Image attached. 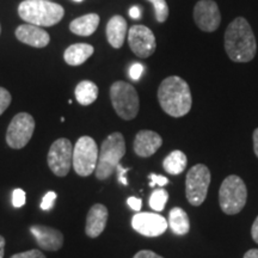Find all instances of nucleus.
<instances>
[{"instance_id": "f257e3e1", "label": "nucleus", "mask_w": 258, "mask_h": 258, "mask_svg": "<svg viewBox=\"0 0 258 258\" xmlns=\"http://www.w3.org/2000/svg\"><path fill=\"white\" fill-rule=\"evenodd\" d=\"M225 49L234 62H249L256 55L257 43L246 19L235 18L225 32Z\"/></svg>"}, {"instance_id": "f03ea898", "label": "nucleus", "mask_w": 258, "mask_h": 258, "mask_svg": "<svg viewBox=\"0 0 258 258\" xmlns=\"http://www.w3.org/2000/svg\"><path fill=\"white\" fill-rule=\"evenodd\" d=\"M158 99L161 109L172 117L185 116L192 104L189 85L177 76H171L161 82L158 89Z\"/></svg>"}, {"instance_id": "7ed1b4c3", "label": "nucleus", "mask_w": 258, "mask_h": 258, "mask_svg": "<svg viewBox=\"0 0 258 258\" xmlns=\"http://www.w3.org/2000/svg\"><path fill=\"white\" fill-rule=\"evenodd\" d=\"M18 14L28 24L51 27L63 18V8L50 0H24L18 6Z\"/></svg>"}, {"instance_id": "20e7f679", "label": "nucleus", "mask_w": 258, "mask_h": 258, "mask_svg": "<svg viewBox=\"0 0 258 258\" xmlns=\"http://www.w3.org/2000/svg\"><path fill=\"white\" fill-rule=\"evenodd\" d=\"M125 154V143L123 135L118 132L109 135L103 141L96 166V177L105 180L116 171L118 164Z\"/></svg>"}, {"instance_id": "39448f33", "label": "nucleus", "mask_w": 258, "mask_h": 258, "mask_svg": "<svg viewBox=\"0 0 258 258\" xmlns=\"http://www.w3.org/2000/svg\"><path fill=\"white\" fill-rule=\"evenodd\" d=\"M247 199V190L239 176L226 177L219 190V203L225 214L234 215L243 211Z\"/></svg>"}, {"instance_id": "423d86ee", "label": "nucleus", "mask_w": 258, "mask_h": 258, "mask_svg": "<svg viewBox=\"0 0 258 258\" xmlns=\"http://www.w3.org/2000/svg\"><path fill=\"white\" fill-rule=\"evenodd\" d=\"M110 99L115 111L125 121L133 120L139 112V96L133 85L125 82H116L110 88Z\"/></svg>"}, {"instance_id": "0eeeda50", "label": "nucleus", "mask_w": 258, "mask_h": 258, "mask_svg": "<svg viewBox=\"0 0 258 258\" xmlns=\"http://www.w3.org/2000/svg\"><path fill=\"white\" fill-rule=\"evenodd\" d=\"M98 147L91 137H82L73 147L74 171L82 177H88L95 172L98 161Z\"/></svg>"}, {"instance_id": "6e6552de", "label": "nucleus", "mask_w": 258, "mask_h": 258, "mask_svg": "<svg viewBox=\"0 0 258 258\" xmlns=\"http://www.w3.org/2000/svg\"><path fill=\"white\" fill-rule=\"evenodd\" d=\"M211 178V171L203 164H198L189 170L185 178V195L190 205L198 207L205 202Z\"/></svg>"}, {"instance_id": "1a4fd4ad", "label": "nucleus", "mask_w": 258, "mask_h": 258, "mask_svg": "<svg viewBox=\"0 0 258 258\" xmlns=\"http://www.w3.org/2000/svg\"><path fill=\"white\" fill-rule=\"evenodd\" d=\"M35 120L28 112H19L10 122L6 132V143L11 148L21 150L25 147L34 134Z\"/></svg>"}, {"instance_id": "9d476101", "label": "nucleus", "mask_w": 258, "mask_h": 258, "mask_svg": "<svg viewBox=\"0 0 258 258\" xmlns=\"http://www.w3.org/2000/svg\"><path fill=\"white\" fill-rule=\"evenodd\" d=\"M48 165L55 176L69 175L73 163V145L69 139H57L51 144L48 152Z\"/></svg>"}, {"instance_id": "9b49d317", "label": "nucleus", "mask_w": 258, "mask_h": 258, "mask_svg": "<svg viewBox=\"0 0 258 258\" xmlns=\"http://www.w3.org/2000/svg\"><path fill=\"white\" fill-rule=\"evenodd\" d=\"M128 43L135 55L148 57L156 51V37L150 28L145 25H133L128 30Z\"/></svg>"}, {"instance_id": "f8f14e48", "label": "nucleus", "mask_w": 258, "mask_h": 258, "mask_svg": "<svg viewBox=\"0 0 258 258\" xmlns=\"http://www.w3.org/2000/svg\"><path fill=\"white\" fill-rule=\"evenodd\" d=\"M132 227L138 233L145 235V237H159L165 233L169 224L167 220L157 213H137L132 218Z\"/></svg>"}, {"instance_id": "ddd939ff", "label": "nucleus", "mask_w": 258, "mask_h": 258, "mask_svg": "<svg viewBox=\"0 0 258 258\" xmlns=\"http://www.w3.org/2000/svg\"><path fill=\"white\" fill-rule=\"evenodd\" d=\"M194 19L202 31L213 32L219 28L221 15L219 6L213 0H201L194 9Z\"/></svg>"}, {"instance_id": "4468645a", "label": "nucleus", "mask_w": 258, "mask_h": 258, "mask_svg": "<svg viewBox=\"0 0 258 258\" xmlns=\"http://www.w3.org/2000/svg\"><path fill=\"white\" fill-rule=\"evenodd\" d=\"M30 232L34 234L38 246L47 251H57L63 245V234L56 228L43 225L30 226Z\"/></svg>"}, {"instance_id": "2eb2a0df", "label": "nucleus", "mask_w": 258, "mask_h": 258, "mask_svg": "<svg viewBox=\"0 0 258 258\" xmlns=\"http://www.w3.org/2000/svg\"><path fill=\"white\" fill-rule=\"evenodd\" d=\"M163 145V139L153 131H140L134 139V152L141 158L153 156Z\"/></svg>"}, {"instance_id": "dca6fc26", "label": "nucleus", "mask_w": 258, "mask_h": 258, "mask_svg": "<svg viewBox=\"0 0 258 258\" xmlns=\"http://www.w3.org/2000/svg\"><path fill=\"white\" fill-rule=\"evenodd\" d=\"M16 37L28 46L35 48L47 47L50 41L49 34L43 29L32 24H23L19 25L16 29Z\"/></svg>"}, {"instance_id": "f3484780", "label": "nucleus", "mask_w": 258, "mask_h": 258, "mask_svg": "<svg viewBox=\"0 0 258 258\" xmlns=\"http://www.w3.org/2000/svg\"><path fill=\"white\" fill-rule=\"evenodd\" d=\"M108 208L101 203H96L90 208L88 218H86L85 233L90 238H97L105 230L108 221Z\"/></svg>"}, {"instance_id": "a211bd4d", "label": "nucleus", "mask_w": 258, "mask_h": 258, "mask_svg": "<svg viewBox=\"0 0 258 258\" xmlns=\"http://www.w3.org/2000/svg\"><path fill=\"white\" fill-rule=\"evenodd\" d=\"M128 35V27L125 19L122 16H114L106 24V38L111 47L121 48L123 46L125 37Z\"/></svg>"}, {"instance_id": "6ab92c4d", "label": "nucleus", "mask_w": 258, "mask_h": 258, "mask_svg": "<svg viewBox=\"0 0 258 258\" xmlns=\"http://www.w3.org/2000/svg\"><path fill=\"white\" fill-rule=\"evenodd\" d=\"M93 54V47L88 43L72 44L64 50L63 59L70 66H80Z\"/></svg>"}, {"instance_id": "aec40b11", "label": "nucleus", "mask_w": 258, "mask_h": 258, "mask_svg": "<svg viewBox=\"0 0 258 258\" xmlns=\"http://www.w3.org/2000/svg\"><path fill=\"white\" fill-rule=\"evenodd\" d=\"M98 25L99 16L97 14H89L71 22L70 30L78 36H90L97 30Z\"/></svg>"}, {"instance_id": "412c9836", "label": "nucleus", "mask_w": 258, "mask_h": 258, "mask_svg": "<svg viewBox=\"0 0 258 258\" xmlns=\"http://www.w3.org/2000/svg\"><path fill=\"white\" fill-rule=\"evenodd\" d=\"M167 224H169L171 231L177 235H184L190 230V221L188 214H186L185 211H183L179 207L171 209L169 213Z\"/></svg>"}, {"instance_id": "4be33fe9", "label": "nucleus", "mask_w": 258, "mask_h": 258, "mask_svg": "<svg viewBox=\"0 0 258 258\" xmlns=\"http://www.w3.org/2000/svg\"><path fill=\"white\" fill-rule=\"evenodd\" d=\"M74 95H76V99L78 101L79 104L85 106L90 105L98 97V88L93 82L83 80L77 85L76 90H74Z\"/></svg>"}, {"instance_id": "5701e85b", "label": "nucleus", "mask_w": 258, "mask_h": 258, "mask_svg": "<svg viewBox=\"0 0 258 258\" xmlns=\"http://www.w3.org/2000/svg\"><path fill=\"white\" fill-rule=\"evenodd\" d=\"M188 159L182 151H172L163 160V167L170 175H179L185 170Z\"/></svg>"}, {"instance_id": "b1692460", "label": "nucleus", "mask_w": 258, "mask_h": 258, "mask_svg": "<svg viewBox=\"0 0 258 258\" xmlns=\"http://www.w3.org/2000/svg\"><path fill=\"white\" fill-rule=\"evenodd\" d=\"M167 200H169V192L165 189H157L150 196V207L156 212H160L165 208Z\"/></svg>"}, {"instance_id": "393cba45", "label": "nucleus", "mask_w": 258, "mask_h": 258, "mask_svg": "<svg viewBox=\"0 0 258 258\" xmlns=\"http://www.w3.org/2000/svg\"><path fill=\"white\" fill-rule=\"evenodd\" d=\"M154 8V14H156V19L159 23L166 22L169 17V6L165 0H148Z\"/></svg>"}, {"instance_id": "a878e982", "label": "nucleus", "mask_w": 258, "mask_h": 258, "mask_svg": "<svg viewBox=\"0 0 258 258\" xmlns=\"http://www.w3.org/2000/svg\"><path fill=\"white\" fill-rule=\"evenodd\" d=\"M56 198H57L56 192L48 191L46 195L43 196V199H42L41 209H43V211H50V209L54 207V205H55Z\"/></svg>"}, {"instance_id": "bb28decb", "label": "nucleus", "mask_w": 258, "mask_h": 258, "mask_svg": "<svg viewBox=\"0 0 258 258\" xmlns=\"http://www.w3.org/2000/svg\"><path fill=\"white\" fill-rule=\"evenodd\" d=\"M10 104H11V93L0 86V115L4 114Z\"/></svg>"}, {"instance_id": "cd10ccee", "label": "nucleus", "mask_w": 258, "mask_h": 258, "mask_svg": "<svg viewBox=\"0 0 258 258\" xmlns=\"http://www.w3.org/2000/svg\"><path fill=\"white\" fill-rule=\"evenodd\" d=\"M12 205L16 208H21L25 205V192L22 189H16L12 194Z\"/></svg>"}, {"instance_id": "c85d7f7f", "label": "nucleus", "mask_w": 258, "mask_h": 258, "mask_svg": "<svg viewBox=\"0 0 258 258\" xmlns=\"http://www.w3.org/2000/svg\"><path fill=\"white\" fill-rule=\"evenodd\" d=\"M10 258H47L44 256L43 252H41L40 250L32 249L29 251H25V252H19L16 253L14 256H11Z\"/></svg>"}, {"instance_id": "c756f323", "label": "nucleus", "mask_w": 258, "mask_h": 258, "mask_svg": "<svg viewBox=\"0 0 258 258\" xmlns=\"http://www.w3.org/2000/svg\"><path fill=\"white\" fill-rule=\"evenodd\" d=\"M143 73H144V64L139 62L133 63L131 66V69H129V77H131L132 80H135V82L140 79V77L143 76Z\"/></svg>"}, {"instance_id": "7c9ffc66", "label": "nucleus", "mask_w": 258, "mask_h": 258, "mask_svg": "<svg viewBox=\"0 0 258 258\" xmlns=\"http://www.w3.org/2000/svg\"><path fill=\"white\" fill-rule=\"evenodd\" d=\"M148 178L151 179L150 182V186L151 188H154L156 185H160V186H165L169 184V179L164 176H159V175H154V173H151L148 176Z\"/></svg>"}, {"instance_id": "2f4dec72", "label": "nucleus", "mask_w": 258, "mask_h": 258, "mask_svg": "<svg viewBox=\"0 0 258 258\" xmlns=\"http://www.w3.org/2000/svg\"><path fill=\"white\" fill-rule=\"evenodd\" d=\"M129 170L131 169H128V167H123L121 164H118L117 167H116V171L118 172V180H120L121 184L128 185V180L125 178V173H127Z\"/></svg>"}, {"instance_id": "473e14b6", "label": "nucleus", "mask_w": 258, "mask_h": 258, "mask_svg": "<svg viewBox=\"0 0 258 258\" xmlns=\"http://www.w3.org/2000/svg\"><path fill=\"white\" fill-rule=\"evenodd\" d=\"M133 258H164L157 254L156 252L151 250H143V251H139V252L135 254Z\"/></svg>"}, {"instance_id": "72a5a7b5", "label": "nucleus", "mask_w": 258, "mask_h": 258, "mask_svg": "<svg viewBox=\"0 0 258 258\" xmlns=\"http://www.w3.org/2000/svg\"><path fill=\"white\" fill-rule=\"evenodd\" d=\"M127 203L129 207L133 209V211H137V212L140 211L141 206H143V201L138 198H128Z\"/></svg>"}, {"instance_id": "f704fd0d", "label": "nucleus", "mask_w": 258, "mask_h": 258, "mask_svg": "<svg viewBox=\"0 0 258 258\" xmlns=\"http://www.w3.org/2000/svg\"><path fill=\"white\" fill-rule=\"evenodd\" d=\"M251 235H252V239L254 240V243L258 244V217L256 218V220L253 221L252 227H251Z\"/></svg>"}, {"instance_id": "c9c22d12", "label": "nucleus", "mask_w": 258, "mask_h": 258, "mask_svg": "<svg viewBox=\"0 0 258 258\" xmlns=\"http://www.w3.org/2000/svg\"><path fill=\"white\" fill-rule=\"evenodd\" d=\"M129 16H131L133 19H139L141 17V10L139 6H133L129 10Z\"/></svg>"}, {"instance_id": "e433bc0d", "label": "nucleus", "mask_w": 258, "mask_h": 258, "mask_svg": "<svg viewBox=\"0 0 258 258\" xmlns=\"http://www.w3.org/2000/svg\"><path fill=\"white\" fill-rule=\"evenodd\" d=\"M253 150L254 154H256L258 158V128L253 132Z\"/></svg>"}, {"instance_id": "4c0bfd02", "label": "nucleus", "mask_w": 258, "mask_h": 258, "mask_svg": "<svg viewBox=\"0 0 258 258\" xmlns=\"http://www.w3.org/2000/svg\"><path fill=\"white\" fill-rule=\"evenodd\" d=\"M244 258H258V249H251L244 254Z\"/></svg>"}, {"instance_id": "58836bf2", "label": "nucleus", "mask_w": 258, "mask_h": 258, "mask_svg": "<svg viewBox=\"0 0 258 258\" xmlns=\"http://www.w3.org/2000/svg\"><path fill=\"white\" fill-rule=\"evenodd\" d=\"M5 238L3 235H0V258H4L5 252Z\"/></svg>"}, {"instance_id": "ea45409f", "label": "nucleus", "mask_w": 258, "mask_h": 258, "mask_svg": "<svg viewBox=\"0 0 258 258\" xmlns=\"http://www.w3.org/2000/svg\"><path fill=\"white\" fill-rule=\"evenodd\" d=\"M73 2H76V3H82V2H84V0H73Z\"/></svg>"}, {"instance_id": "a19ab883", "label": "nucleus", "mask_w": 258, "mask_h": 258, "mask_svg": "<svg viewBox=\"0 0 258 258\" xmlns=\"http://www.w3.org/2000/svg\"><path fill=\"white\" fill-rule=\"evenodd\" d=\"M0 31H2V28H0Z\"/></svg>"}]
</instances>
